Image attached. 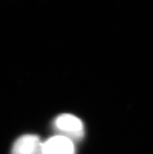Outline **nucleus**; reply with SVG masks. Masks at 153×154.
<instances>
[{
	"label": "nucleus",
	"mask_w": 153,
	"mask_h": 154,
	"mask_svg": "<svg viewBox=\"0 0 153 154\" xmlns=\"http://www.w3.org/2000/svg\"><path fill=\"white\" fill-rule=\"evenodd\" d=\"M11 154H42V143L38 135H23L16 140Z\"/></svg>",
	"instance_id": "7ed1b4c3"
},
{
	"label": "nucleus",
	"mask_w": 153,
	"mask_h": 154,
	"mask_svg": "<svg viewBox=\"0 0 153 154\" xmlns=\"http://www.w3.org/2000/svg\"><path fill=\"white\" fill-rule=\"evenodd\" d=\"M53 125L60 135L70 139L72 142L81 141L84 136V127L82 121L78 117L63 113L55 119Z\"/></svg>",
	"instance_id": "f257e3e1"
},
{
	"label": "nucleus",
	"mask_w": 153,
	"mask_h": 154,
	"mask_svg": "<svg viewBox=\"0 0 153 154\" xmlns=\"http://www.w3.org/2000/svg\"><path fill=\"white\" fill-rule=\"evenodd\" d=\"M75 144L70 139L57 135L42 143V154H75Z\"/></svg>",
	"instance_id": "f03ea898"
}]
</instances>
